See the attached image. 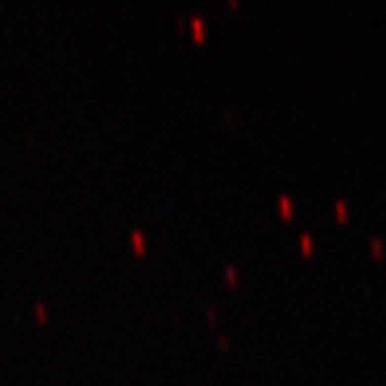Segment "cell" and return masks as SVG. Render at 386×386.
Here are the masks:
<instances>
[{
  "instance_id": "obj_4",
  "label": "cell",
  "mask_w": 386,
  "mask_h": 386,
  "mask_svg": "<svg viewBox=\"0 0 386 386\" xmlns=\"http://www.w3.org/2000/svg\"><path fill=\"white\" fill-rule=\"evenodd\" d=\"M300 240H302V246H306V250L311 248V238H309V234H302Z\"/></svg>"
},
{
  "instance_id": "obj_5",
  "label": "cell",
  "mask_w": 386,
  "mask_h": 386,
  "mask_svg": "<svg viewBox=\"0 0 386 386\" xmlns=\"http://www.w3.org/2000/svg\"><path fill=\"white\" fill-rule=\"evenodd\" d=\"M193 28L197 30V34H201V32H203V24H201V20H199V18H195V20H193Z\"/></svg>"
},
{
  "instance_id": "obj_3",
  "label": "cell",
  "mask_w": 386,
  "mask_h": 386,
  "mask_svg": "<svg viewBox=\"0 0 386 386\" xmlns=\"http://www.w3.org/2000/svg\"><path fill=\"white\" fill-rule=\"evenodd\" d=\"M132 240L136 242V246H138V248H144V236H142V232H138V231H136V232L132 234Z\"/></svg>"
},
{
  "instance_id": "obj_2",
  "label": "cell",
  "mask_w": 386,
  "mask_h": 386,
  "mask_svg": "<svg viewBox=\"0 0 386 386\" xmlns=\"http://www.w3.org/2000/svg\"><path fill=\"white\" fill-rule=\"evenodd\" d=\"M34 309L38 311V317H39V319H45V317H47V311H45L43 304H39V302H38V304L34 306Z\"/></svg>"
},
{
  "instance_id": "obj_6",
  "label": "cell",
  "mask_w": 386,
  "mask_h": 386,
  "mask_svg": "<svg viewBox=\"0 0 386 386\" xmlns=\"http://www.w3.org/2000/svg\"><path fill=\"white\" fill-rule=\"evenodd\" d=\"M343 205H345V203H343V201H339V203H337V211H339V213H341V215H343V213H345V207H343Z\"/></svg>"
},
{
  "instance_id": "obj_1",
  "label": "cell",
  "mask_w": 386,
  "mask_h": 386,
  "mask_svg": "<svg viewBox=\"0 0 386 386\" xmlns=\"http://www.w3.org/2000/svg\"><path fill=\"white\" fill-rule=\"evenodd\" d=\"M280 207H282L284 213L290 215V213H292V199H290V197H282V199H280Z\"/></svg>"
},
{
  "instance_id": "obj_7",
  "label": "cell",
  "mask_w": 386,
  "mask_h": 386,
  "mask_svg": "<svg viewBox=\"0 0 386 386\" xmlns=\"http://www.w3.org/2000/svg\"><path fill=\"white\" fill-rule=\"evenodd\" d=\"M227 276H229V278H231V280H234V270H232V268H231V266H229V268H227Z\"/></svg>"
}]
</instances>
